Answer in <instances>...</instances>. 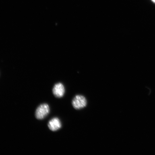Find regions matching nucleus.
<instances>
[{"label":"nucleus","instance_id":"20e7f679","mask_svg":"<svg viewBox=\"0 0 155 155\" xmlns=\"http://www.w3.org/2000/svg\"><path fill=\"white\" fill-rule=\"evenodd\" d=\"M48 127L51 131H57L61 128V122L58 118H54L48 122Z\"/></svg>","mask_w":155,"mask_h":155},{"label":"nucleus","instance_id":"f03ea898","mask_svg":"<svg viewBox=\"0 0 155 155\" xmlns=\"http://www.w3.org/2000/svg\"><path fill=\"white\" fill-rule=\"evenodd\" d=\"M87 101L84 96L78 95L73 98L72 104L73 107L76 110L82 109L87 105Z\"/></svg>","mask_w":155,"mask_h":155},{"label":"nucleus","instance_id":"39448f33","mask_svg":"<svg viewBox=\"0 0 155 155\" xmlns=\"http://www.w3.org/2000/svg\"><path fill=\"white\" fill-rule=\"evenodd\" d=\"M152 1L154 3H155V0H152Z\"/></svg>","mask_w":155,"mask_h":155},{"label":"nucleus","instance_id":"7ed1b4c3","mask_svg":"<svg viewBox=\"0 0 155 155\" xmlns=\"http://www.w3.org/2000/svg\"><path fill=\"white\" fill-rule=\"evenodd\" d=\"M53 92L56 97H62L65 92V87L61 83H57L53 87Z\"/></svg>","mask_w":155,"mask_h":155},{"label":"nucleus","instance_id":"f257e3e1","mask_svg":"<svg viewBox=\"0 0 155 155\" xmlns=\"http://www.w3.org/2000/svg\"><path fill=\"white\" fill-rule=\"evenodd\" d=\"M50 112V107L48 104H44L39 106L36 111L35 116L37 119L42 120L45 118Z\"/></svg>","mask_w":155,"mask_h":155}]
</instances>
